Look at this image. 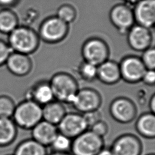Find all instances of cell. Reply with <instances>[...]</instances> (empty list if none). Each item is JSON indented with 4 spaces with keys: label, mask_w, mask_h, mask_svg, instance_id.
Masks as SVG:
<instances>
[{
    "label": "cell",
    "mask_w": 155,
    "mask_h": 155,
    "mask_svg": "<svg viewBox=\"0 0 155 155\" xmlns=\"http://www.w3.org/2000/svg\"><path fill=\"white\" fill-rule=\"evenodd\" d=\"M102 104L100 93L92 88L79 89L71 105L77 112L84 114L97 110Z\"/></svg>",
    "instance_id": "obj_9"
},
{
    "label": "cell",
    "mask_w": 155,
    "mask_h": 155,
    "mask_svg": "<svg viewBox=\"0 0 155 155\" xmlns=\"http://www.w3.org/2000/svg\"><path fill=\"white\" fill-rule=\"evenodd\" d=\"M96 155H113L110 148H102Z\"/></svg>",
    "instance_id": "obj_36"
},
{
    "label": "cell",
    "mask_w": 155,
    "mask_h": 155,
    "mask_svg": "<svg viewBox=\"0 0 155 155\" xmlns=\"http://www.w3.org/2000/svg\"><path fill=\"white\" fill-rule=\"evenodd\" d=\"M56 16L68 24L75 19L76 17V12L72 5L64 4L59 7L57 11Z\"/></svg>",
    "instance_id": "obj_27"
},
{
    "label": "cell",
    "mask_w": 155,
    "mask_h": 155,
    "mask_svg": "<svg viewBox=\"0 0 155 155\" xmlns=\"http://www.w3.org/2000/svg\"><path fill=\"white\" fill-rule=\"evenodd\" d=\"M19 25L16 15L8 8L0 10V33L8 35Z\"/></svg>",
    "instance_id": "obj_23"
},
{
    "label": "cell",
    "mask_w": 155,
    "mask_h": 155,
    "mask_svg": "<svg viewBox=\"0 0 155 155\" xmlns=\"http://www.w3.org/2000/svg\"><path fill=\"white\" fill-rule=\"evenodd\" d=\"M5 65L12 74L22 77L28 74L31 71L33 63L29 55L12 51Z\"/></svg>",
    "instance_id": "obj_15"
},
{
    "label": "cell",
    "mask_w": 155,
    "mask_h": 155,
    "mask_svg": "<svg viewBox=\"0 0 155 155\" xmlns=\"http://www.w3.org/2000/svg\"><path fill=\"white\" fill-rule=\"evenodd\" d=\"M147 155H154V153H151V154H148Z\"/></svg>",
    "instance_id": "obj_38"
},
{
    "label": "cell",
    "mask_w": 155,
    "mask_h": 155,
    "mask_svg": "<svg viewBox=\"0 0 155 155\" xmlns=\"http://www.w3.org/2000/svg\"><path fill=\"white\" fill-rule=\"evenodd\" d=\"M145 84L149 86H153L155 83V71L154 70H146L142 80Z\"/></svg>",
    "instance_id": "obj_32"
},
{
    "label": "cell",
    "mask_w": 155,
    "mask_h": 155,
    "mask_svg": "<svg viewBox=\"0 0 155 155\" xmlns=\"http://www.w3.org/2000/svg\"><path fill=\"white\" fill-rule=\"evenodd\" d=\"M68 33V24L57 16L47 18L41 24L39 33L40 39L49 44H56L63 41Z\"/></svg>",
    "instance_id": "obj_6"
},
{
    "label": "cell",
    "mask_w": 155,
    "mask_h": 155,
    "mask_svg": "<svg viewBox=\"0 0 155 155\" xmlns=\"http://www.w3.org/2000/svg\"><path fill=\"white\" fill-rule=\"evenodd\" d=\"M17 127L12 118L0 117V147L13 142L17 136Z\"/></svg>",
    "instance_id": "obj_21"
},
{
    "label": "cell",
    "mask_w": 155,
    "mask_h": 155,
    "mask_svg": "<svg viewBox=\"0 0 155 155\" xmlns=\"http://www.w3.org/2000/svg\"><path fill=\"white\" fill-rule=\"evenodd\" d=\"M97 79L104 84L113 85L120 79L119 63L107 59L97 66Z\"/></svg>",
    "instance_id": "obj_18"
},
{
    "label": "cell",
    "mask_w": 155,
    "mask_h": 155,
    "mask_svg": "<svg viewBox=\"0 0 155 155\" xmlns=\"http://www.w3.org/2000/svg\"><path fill=\"white\" fill-rule=\"evenodd\" d=\"M40 38L37 32L26 25H18L8 35L7 43L12 51L30 55L39 47Z\"/></svg>",
    "instance_id": "obj_1"
},
{
    "label": "cell",
    "mask_w": 155,
    "mask_h": 155,
    "mask_svg": "<svg viewBox=\"0 0 155 155\" xmlns=\"http://www.w3.org/2000/svg\"><path fill=\"white\" fill-rule=\"evenodd\" d=\"M104 148L103 138L87 130L72 139L70 151L72 155H96Z\"/></svg>",
    "instance_id": "obj_4"
},
{
    "label": "cell",
    "mask_w": 155,
    "mask_h": 155,
    "mask_svg": "<svg viewBox=\"0 0 155 155\" xmlns=\"http://www.w3.org/2000/svg\"><path fill=\"white\" fill-rule=\"evenodd\" d=\"M12 120L17 127L31 130L42 120V107L30 99H25L16 105Z\"/></svg>",
    "instance_id": "obj_3"
},
{
    "label": "cell",
    "mask_w": 155,
    "mask_h": 155,
    "mask_svg": "<svg viewBox=\"0 0 155 155\" xmlns=\"http://www.w3.org/2000/svg\"><path fill=\"white\" fill-rule=\"evenodd\" d=\"M25 99H30L42 107L54 100L48 81H40L35 83L25 93Z\"/></svg>",
    "instance_id": "obj_16"
},
{
    "label": "cell",
    "mask_w": 155,
    "mask_h": 155,
    "mask_svg": "<svg viewBox=\"0 0 155 155\" xmlns=\"http://www.w3.org/2000/svg\"><path fill=\"white\" fill-rule=\"evenodd\" d=\"M90 131L97 135L98 136L104 138V137L107 134L108 130V127L107 124L102 119L92 125L89 128Z\"/></svg>",
    "instance_id": "obj_29"
},
{
    "label": "cell",
    "mask_w": 155,
    "mask_h": 155,
    "mask_svg": "<svg viewBox=\"0 0 155 155\" xmlns=\"http://www.w3.org/2000/svg\"><path fill=\"white\" fill-rule=\"evenodd\" d=\"M18 0H0V8H8L16 4Z\"/></svg>",
    "instance_id": "obj_33"
},
{
    "label": "cell",
    "mask_w": 155,
    "mask_h": 155,
    "mask_svg": "<svg viewBox=\"0 0 155 155\" xmlns=\"http://www.w3.org/2000/svg\"><path fill=\"white\" fill-rule=\"evenodd\" d=\"M110 149L113 155H140L142 145L136 135L125 133L115 139Z\"/></svg>",
    "instance_id": "obj_11"
},
{
    "label": "cell",
    "mask_w": 155,
    "mask_h": 155,
    "mask_svg": "<svg viewBox=\"0 0 155 155\" xmlns=\"http://www.w3.org/2000/svg\"><path fill=\"white\" fill-rule=\"evenodd\" d=\"M127 36L130 47L138 52H142L150 47L153 40L151 29L138 24L133 25Z\"/></svg>",
    "instance_id": "obj_13"
},
{
    "label": "cell",
    "mask_w": 155,
    "mask_h": 155,
    "mask_svg": "<svg viewBox=\"0 0 155 155\" xmlns=\"http://www.w3.org/2000/svg\"><path fill=\"white\" fill-rule=\"evenodd\" d=\"M133 8L137 24L151 29L155 22V0H139Z\"/></svg>",
    "instance_id": "obj_14"
},
{
    "label": "cell",
    "mask_w": 155,
    "mask_h": 155,
    "mask_svg": "<svg viewBox=\"0 0 155 155\" xmlns=\"http://www.w3.org/2000/svg\"><path fill=\"white\" fill-rule=\"evenodd\" d=\"M124 3L123 4L130 7L133 9V8L134 7V6L136 5L139 0H123Z\"/></svg>",
    "instance_id": "obj_35"
},
{
    "label": "cell",
    "mask_w": 155,
    "mask_h": 155,
    "mask_svg": "<svg viewBox=\"0 0 155 155\" xmlns=\"http://www.w3.org/2000/svg\"><path fill=\"white\" fill-rule=\"evenodd\" d=\"M140 59L147 70L155 69V49L150 47L142 51Z\"/></svg>",
    "instance_id": "obj_28"
},
{
    "label": "cell",
    "mask_w": 155,
    "mask_h": 155,
    "mask_svg": "<svg viewBox=\"0 0 155 155\" xmlns=\"http://www.w3.org/2000/svg\"><path fill=\"white\" fill-rule=\"evenodd\" d=\"M109 112L112 118L121 124H128L134 120L137 114L135 104L124 96L114 99L110 104Z\"/></svg>",
    "instance_id": "obj_7"
},
{
    "label": "cell",
    "mask_w": 155,
    "mask_h": 155,
    "mask_svg": "<svg viewBox=\"0 0 155 155\" xmlns=\"http://www.w3.org/2000/svg\"><path fill=\"white\" fill-rule=\"evenodd\" d=\"M87 124L88 128L94 124L98 122L99 120H101L102 115L99 110H95L90 112H88L84 114H82Z\"/></svg>",
    "instance_id": "obj_31"
},
{
    "label": "cell",
    "mask_w": 155,
    "mask_h": 155,
    "mask_svg": "<svg viewBox=\"0 0 155 155\" xmlns=\"http://www.w3.org/2000/svg\"><path fill=\"white\" fill-rule=\"evenodd\" d=\"M121 79L130 84H136L141 81L147 68L140 58L135 55H127L119 63Z\"/></svg>",
    "instance_id": "obj_8"
},
{
    "label": "cell",
    "mask_w": 155,
    "mask_h": 155,
    "mask_svg": "<svg viewBox=\"0 0 155 155\" xmlns=\"http://www.w3.org/2000/svg\"><path fill=\"white\" fill-rule=\"evenodd\" d=\"M110 18L112 24L122 35H127L135 22L133 9L123 4H117L112 8Z\"/></svg>",
    "instance_id": "obj_12"
},
{
    "label": "cell",
    "mask_w": 155,
    "mask_h": 155,
    "mask_svg": "<svg viewBox=\"0 0 155 155\" xmlns=\"http://www.w3.org/2000/svg\"><path fill=\"white\" fill-rule=\"evenodd\" d=\"M67 113L63 103L53 100L42 106V119L57 125Z\"/></svg>",
    "instance_id": "obj_19"
},
{
    "label": "cell",
    "mask_w": 155,
    "mask_h": 155,
    "mask_svg": "<svg viewBox=\"0 0 155 155\" xmlns=\"http://www.w3.org/2000/svg\"><path fill=\"white\" fill-rule=\"evenodd\" d=\"M47 147L32 138L21 142L16 147L13 155H47Z\"/></svg>",
    "instance_id": "obj_22"
},
{
    "label": "cell",
    "mask_w": 155,
    "mask_h": 155,
    "mask_svg": "<svg viewBox=\"0 0 155 155\" xmlns=\"http://www.w3.org/2000/svg\"><path fill=\"white\" fill-rule=\"evenodd\" d=\"M12 50L7 42L0 39V67L4 65Z\"/></svg>",
    "instance_id": "obj_30"
},
{
    "label": "cell",
    "mask_w": 155,
    "mask_h": 155,
    "mask_svg": "<svg viewBox=\"0 0 155 155\" xmlns=\"http://www.w3.org/2000/svg\"><path fill=\"white\" fill-rule=\"evenodd\" d=\"M58 133L56 125L42 119L31 129V138L47 147L51 145Z\"/></svg>",
    "instance_id": "obj_17"
},
{
    "label": "cell",
    "mask_w": 155,
    "mask_h": 155,
    "mask_svg": "<svg viewBox=\"0 0 155 155\" xmlns=\"http://www.w3.org/2000/svg\"><path fill=\"white\" fill-rule=\"evenodd\" d=\"M48 81L54 99L71 105L79 89L76 79L71 74L61 71L54 74Z\"/></svg>",
    "instance_id": "obj_2"
},
{
    "label": "cell",
    "mask_w": 155,
    "mask_h": 155,
    "mask_svg": "<svg viewBox=\"0 0 155 155\" xmlns=\"http://www.w3.org/2000/svg\"><path fill=\"white\" fill-rule=\"evenodd\" d=\"M7 155H13V154H7Z\"/></svg>",
    "instance_id": "obj_39"
},
{
    "label": "cell",
    "mask_w": 155,
    "mask_h": 155,
    "mask_svg": "<svg viewBox=\"0 0 155 155\" xmlns=\"http://www.w3.org/2000/svg\"><path fill=\"white\" fill-rule=\"evenodd\" d=\"M97 66L82 61L76 68L78 76L83 81L92 82L97 79Z\"/></svg>",
    "instance_id": "obj_24"
},
{
    "label": "cell",
    "mask_w": 155,
    "mask_h": 155,
    "mask_svg": "<svg viewBox=\"0 0 155 155\" xmlns=\"http://www.w3.org/2000/svg\"><path fill=\"white\" fill-rule=\"evenodd\" d=\"M47 155H72L69 152H59V151H53L51 153Z\"/></svg>",
    "instance_id": "obj_37"
},
{
    "label": "cell",
    "mask_w": 155,
    "mask_h": 155,
    "mask_svg": "<svg viewBox=\"0 0 155 155\" xmlns=\"http://www.w3.org/2000/svg\"><path fill=\"white\" fill-rule=\"evenodd\" d=\"M81 55L84 61L98 66L108 59L110 49L104 40L93 37L87 39L82 44Z\"/></svg>",
    "instance_id": "obj_5"
},
{
    "label": "cell",
    "mask_w": 155,
    "mask_h": 155,
    "mask_svg": "<svg viewBox=\"0 0 155 155\" xmlns=\"http://www.w3.org/2000/svg\"><path fill=\"white\" fill-rule=\"evenodd\" d=\"M56 126L59 133L71 139L88 130L83 114L78 112L67 113Z\"/></svg>",
    "instance_id": "obj_10"
},
{
    "label": "cell",
    "mask_w": 155,
    "mask_h": 155,
    "mask_svg": "<svg viewBox=\"0 0 155 155\" xmlns=\"http://www.w3.org/2000/svg\"><path fill=\"white\" fill-rule=\"evenodd\" d=\"M135 128L142 137L147 139H154L155 137L154 113L147 112L139 116L136 120Z\"/></svg>",
    "instance_id": "obj_20"
},
{
    "label": "cell",
    "mask_w": 155,
    "mask_h": 155,
    "mask_svg": "<svg viewBox=\"0 0 155 155\" xmlns=\"http://www.w3.org/2000/svg\"><path fill=\"white\" fill-rule=\"evenodd\" d=\"M148 107L150 109V112L154 113L155 112V94L153 93L150 98L148 102Z\"/></svg>",
    "instance_id": "obj_34"
},
{
    "label": "cell",
    "mask_w": 155,
    "mask_h": 155,
    "mask_svg": "<svg viewBox=\"0 0 155 155\" xmlns=\"http://www.w3.org/2000/svg\"><path fill=\"white\" fill-rule=\"evenodd\" d=\"M71 141L72 139L58 132L50 146L54 151L68 152L70 150Z\"/></svg>",
    "instance_id": "obj_26"
},
{
    "label": "cell",
    "mask_w": 155,
    "mask_h": 155,
    "mask_svg": "<svg viewBox=\"0 0 155 155\" xmlns=\"http://www.w3.org/2000/svg\"><path fill=\"white\" fill-rule=\"evenodd\" d=\"M15 107V102L11 97L0 95V117L12 118Z\"/></svg>",
    "instance_id": "obj_25"
}]
</instances>
